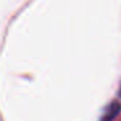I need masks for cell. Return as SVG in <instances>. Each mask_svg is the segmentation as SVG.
Returning a JSON list of instances; mask_svg holds the SVG:
<instances>
[{"label":"cell","mask_w":121,"mask_h":121,"mask_svg":"<svg viewBox=\"0 0 121 121\" xmlns=\"http://www.w3.org/2000/svg\"><path fill=\"white\" fill-rule=\"evenodd\" d=\"M118 112H120V104L115 103V104L109 105V108H108V112L105 113L104 116H103L102 121H111L112 118H115V116L117 115Z\"/></svg>","instance_id":"obj_1"},{"label":"cell","mask_w":121,"mask_h":121,"mask_svg":"<svg viewBox=\"0 0 121 121\" xmlns=\"http://www.w3.org/2000/svg\"><path fill=\"white\" fill-rule=\"evenodd\" d=\"M120 96H121V90H120Z\"/></svg>","instance_id":"obj_2"}]
</instances>
